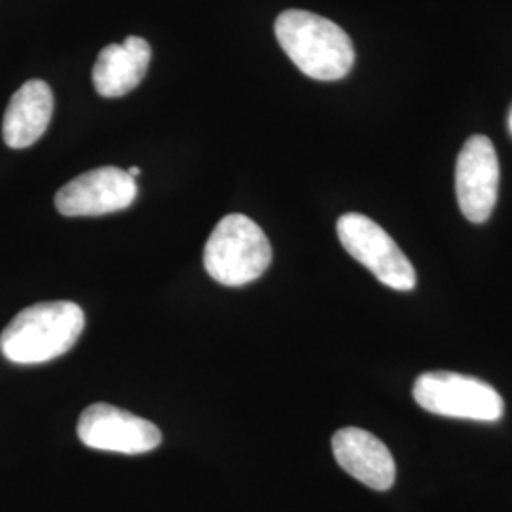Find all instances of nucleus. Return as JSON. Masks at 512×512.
I'll return each instance as SVG.
<instances>
[{"label":"nucleus","instance_id":"obj_1","mask_svg":"<svg viewBox=\"0 0 512 512\" xmlns=\"http://www.w3.org/2000/svg\"><path fill=\"white\" fill-rule=\"evenodd\" d=\"M86 327L84 311L74 302L33 304L0 334L2 355L16 365H42L73 349Z\"/></svg>","mask_w":512,"mask_h":512},{"label":"nucleus","instance_id":"obj_2","mask_svg":"<svg viewBox=\"0 0 512 512\" xmlns=\"http://www.w3.org/2000/svg\"><path fill=\"white\" fill-rule=\"evenodd\" d=\"M275 38L294 65L313 80H340L355 63L348 33L319 14L285 10L275 19Z\"/></svg>","mask_w":512,"mask_h":512},{"label":"nucleus","instance_id":"obj_3","mask_svg":"<svg viewBox=\"0 0 512 512\" xmlns=\"http://www.w3.org/2000/svg\"><path fill=\"white\" fill-rule=\"evenodd\" d=\"M272 245L255 220L226 215L215 226L203 249L207 274L224 287H243L256 281L272 264Z\"/></svg>","mask_w":512,"mask_h":512},{"label":"nucleus","instance_id":"obj_4","mask_svg":"<svg viewBox=\"0 0 512 512\" xmlns=\"http://www.w3.org/2000/svg\"><path fill=\"white\" fill-rule=\"evenodd\" d=\"M412 395L423 410L446 418L492 423L505 414L503 397L492 385L458 372H425Z\"/></svg>","mask_w":512,"mask_h":512},{"label":"nucleus","instance_id":"obj_5","mask_svg":"<svg viewBox=\"0 0 512 512\" xmlns=\"http://www.w3.org/2000/svg\"><path fill=\"white\" fill-rule=\"evenodd\" d=\"M336 232L349 255L385 287L395 291L416 287L418 277L412 262L380 224L361 213H346L336 222Z\"/></svg>","mask_w":512,"mask_h":512},{"label":"nucleus","instance_id":"obj_6","mask_svg":"<svg viewBox=\"0 0 512 512\" xmlns=\"http://www.w3.org/2000/svg\"><path fill=\"white\" fill-rule=\"evenodd\" d=\"M76 431L88 448L128 456L147 454L162 444V431L152 421L112 404L88 406L80 414Z\"/></svg>","mask_w":512,"mask_h":512},{"label":"nucleus","instance_id":"obj_7","mask_svg":"<svg viewBox=\"0 0 512 512\" xmlns=\"http://www.w3.org/2000/svg\"><path fill=\"white\" fill-rule=\"evenodd\" d=\"M137 198V183L120 167H97L78 175L55 194L63 217H101L128 209Z\"/></svg>","mask_w":512,"mask_h":512},{"label":"nucleus","instance_id":"obj_8","mask_svg":"<svg viewBox=\"0 0 512 512\" xmlns=\"http://www.w3.org/2000/svg\"><path fill=\"white\" fill-rule=\"evenodd\" d=\"M499 192V160L486 135H473L456 162V196L463 217L484 224L494 213Z\"/></svg>","mask_w":512,"mask_h":512},{"label":"nucleus","instance_id":"obj_9","mask_svg":"<svg viewBox=\"0 0 512 512\" xmlns=\"http://www.w3.org/2000/svg\"><path fill=\"white\" fill-rule=\"evenodd\" d=\"M338 465L370 490L387 492L397 478V465L382 440L359 427H344L332 437Z\"/></svg>","mask_w":512,"mask_h":512},{"label":"nucleus","instance_id":"obj_10","mask_svg":"<svg viewBox=\"0 0 512 512\" xmlns=\"http://www.w3.org/2000/svg\"><path fill=\"white\" fill-rule=\"evenodd\" d=\"M54 114V93L44 80L25 82L4 112L2 139L10 148L31 147L46 133Z\"/></svg>","mask_w":512,"mask_h":512},{"label":"nucleus","instance_id":"obj_11","mask_svg":"<svg viewBox=\"0 0 512 512\" xmlns=\"http://www.w3.org/2000/svg\"><path fill=\"white\" fill-rule=\"evenodd\" d=\"M152 50L145 38L128 37L122 44H109L97 55L93 86L101 97H122L133 92L147 76Z\"/></svg>","mask_w":512,"mask_h":512},{"label":"nucleus","instance_id":"obj_12","mask_svg":"<svg viewBox=\"0 0 512 512\" xmlns=\"http://www.w3.org/2000/svg\"><path fill=\"white\" fill-rule=\"evenodd\" d=\"M128 173H129V175H131V177H133V179H137V177H139V175H141V169H139V167H131V169H129Z\"/></svg>","mask_w":512,"mask_h":512},{"label":"nucleus","instance_id":"obj_13","mask_svg":"<svg viewBox=\"0 0 512 512\" xmlns=\"http://www.w3.org/2000/svg\"><path fill=\"white\" fill-rule=\"evenodd\" d=\"M511 131H512V112H511Z\"/></svg>","mask_w":512,"mask_h":512}]
</instances>
